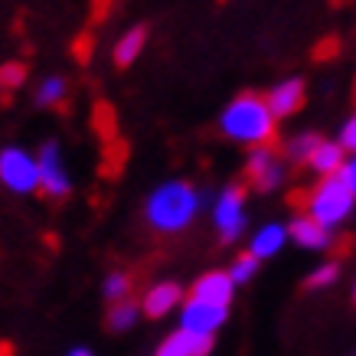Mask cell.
Returning <instances> with one entry per match:
<instances>
[{"mask_svg":"<svg viewBox=\"0 0 356 356\" xmlns=\"http://www.w3.org/2000/svg\"><path fill=\"white\" fill-rule=\"evenodd\" d=\"M222 134L238 140V144H252L255 151L259 147H275L278 124H275V115H271L265 95L242 92L238 98H232V105L222 115Z\"/></svg>","mask_w":356,"mask_h":356,"instance_id":"obj_1","label":"cell"},{"mask_svg":"<svg viewBox=\"0 0 356 356\" xmlns=\"http://www.w3.org/2000/svg\"><path fill=\"white\" fill-rule=\"evenodd\" d=\"M196 209H200V193L186 180H173V184L157 186L147 200V222L151 229L163 236H177L193 222Z\"/></svg>","mask_w":356,"mask_h":356,"instance_id":"obj_2","label":"cell"},{"mask_svg":"<svg viewBox=\"0 0 356 356\" xmlns=\"http://www.w3.org/2000/svg\"><path fill=\"white\" fill-rule=\"evenodd\" d=\"M307 193H311L304 200V203H307V216H311L314 222H321L324 229L340 226V222L350 216V209H353V193L346 190V184L340 177H324V180L314 186V190H307Z\"/></svg>","mask_w":356,"mask_h":356,"instance_id":"obj_3","label":"cell"},{"mask_svg":"<svg viewBox=\"0 0 356 356\" xmlns=\"http://www.w3.org/2000/svg\"><path fill=\"white\" fill-rule=\"evenodd\" d=\"M216 229L222 245H232L242 236V229H245V186L242 184H232L222 190L216 203Z\"/></svg>","mask_w":356,"mask_h":356,"instance_id":"obj_4","label":"cell"},{"mask_svg":"<svg viewBox=\"0 0 356 356\" xmlns=\"http://www.w3.org/2000/svg\"><path fill=\"white\" fill-rule=\"evenodd\" d=\"M284 180V161L278 157L275 147H259V151L248 154L245 161V184L259 193H271L278 190Z\"/></svg>","mask_w":356,"mask_h":356,"instance_id":"obj_5","label":"cell"},{"mask_svg":"<svg viewBox=\"0 0 356 356\" xmlns=\"http://www.w3.org/2000/svg\"><path fill=\"white\" fill-rule=\"evenodd\" d=\"M0 180L10 186L13 193H33L40 186V167L30 154L7 147V151H0Z\"/></svg>","mask_w":356,"mask_h":356,"instance_id":"obj_6","label":"cell"},{"mask_svg":"<svg viewBox=\"0 0 356 356\" xmlns=\"http://www.w3.org/2000/svg\"><path fill=\"white\" fill-rule=\"evenodd\" d=\"M36 167H40V186H43L49 196H65L69 193V177H65L63 167V154H59V144L49 140L43 144V151L36 157Z\"/></svg>","mask_w":356,"mask_h":356,"instance_id":"obj_7","label":"cell"},{"mask_svg":"<svg viewBox=\"0 0 356 356\" xmlns=\"http://www.w3.org/2000/svg\"><path fill=\"white\" fill-rule=\"evenodd\" d=\"M229 307H216V304H203V301H186L184 314H180V324L184 330H193V334H206L213 337V330L226 324Z\"/></svg>","mask_w":356,"mask_h":356,"instance_id":"obj_8","label":"cell"},{"mask_svg":"<svg viewBox=\"0 0 356 356\" xmlns=\"http://www.w3.org/2000/svg\"><path fill=\"white\" fill-rule=\"evenodd\" d=\"M265 102H268V108L275 118H288V115H298V111L304 108V102H307V88H304L301 79H288V82H281V86H275L265 95Z\"/></svg>","mask_w":356,"mask_h":356,"instance_id":"obj_9","label":"cell"},{"mask_svg":"<svg viewBox=\"0 0 356 356\" xmlns=\"http://www.w3.org/2000/svg\"><path fill=\"white\" fill-rule=\"evenodd\" d=\"M232 278L226 271H209L193 284L190 301H203V304H216V307H229L232 304Z\"/></svg>","mask_w":356,"mask_h":356,"instance_id":"obj_10","label":"cell"},{"mask_svg":"<svg viewBox=\"0 0 356 356\" xmlns=\"http://www.w3.org/2000/svg\"><path fill=\"white\" fill-rule=\"evenodd\" d=\"M213 350V337L206 334H193V330H177L161 343V353L157 356H206Z\"/></svg>","mask_w":356,"mask_h":356,"instance_id":"obj_11","label":"cell"},{"mask_svg":"<svg viewBox=\"0 0 356 356\" xmlns=\"http://www.w3.org/2000/svg\"><path fill=\"white\" fill-rule=\"evenodd\" d=\"M184 291H180V284H173V281H161V284H154L151 291L144 294V314L147 317H163V314H170L177 304H180Z\"/></svg>","mask_w":356,"mask_h":356,"instance_id":"obj_12","label":"cell"},{"mask_svg":"<svg viewBox=\"0 0 356 356\" xmlns=\"http://www.w3.org/2000/svg\"><path fill=\"white\" fill-rule=\"evenodd\" d=\"M288 236L304 248H327L330 245V229H324L321 222H314L307 213H301V216L288 226Z\"/></svg>","mask_w":356,"mask_h":356,"instance_id":"obj_13","label":"cell"},{"mask_svg":"<svg viewBox=\"0 0 356 356\" xmlns=\"http://www.w3.org/2000/svg\"><path fill=\"white\" fill-rule=\"evenodd\" d=\"M311 167L317 173H324V177H337L340 167H343V147L334 144V140H324V144L317 147V154L311 157Z\"/></svg>","mask_w":356,"mask_h":356,"instance_id":"obj_14","label":"cell"},{"mask_svg":"<svg viewBox=\"0 0 356 356\" xmlns=\"http://www.w3.org/2000/svg\"><path fill=\"white\" fill-rule=\"evenodd\" d=\"M144 40H147V26H134L128 36H121V43L115 46V63H118L121 69H128V65L138 59L140 49H144Z\"/></svg>","mask_w":356,"mask_h":356,"instance_id":"obj_15","label":"cell"},{"mask_svg":"<svg viewBox=\"0 0 356 356\" xmlns=\"http://www.w3.org/2000/svg\"><path fill=\"white\" fill-rule=\"evenodd\" d=\"M324 144L321 134H298L294 140H288V147H284V157L291 163H311V157L317 154V147Z\"/></svg>","mask_w":356,"mask_h":356,"instance_id":"obj_16","label":"cell"},{"mask_svg":"<svg viewBox=\"0 0 356 356\" xmlns=\"http://www.w3.org/2000/svg\"><path fill=\"white\" fill-rule=\"evenodd\" d=\"M281 245H284V229L265 226V229H259V236L252 238V255H255V259H268Z\"/></svg>","mask_w":356,"mask_h":356,"instance_id":"obj_17","label":"cell"},{"mask_svg":"<svg viewBox=\"0 0 356 356\" xmlns=\"http://www.w3.org/2000/svg\"><path fill=\"white\" fill-rule=\"evenodd\" d=\"M65 79L53 76V79H46L43 86H40V92H36V102L40 105H49V108H63L65 105Z\"/></svg>","mask_w":356,"mask_h":356,"instance_id":"obj_18","label":"cell"},{"mask_svg":"<svg viewBox=\"0 0 356 356\" xmlns=\"http://www.w3.org/2000/svg\"><path fill=\"white\" fill-rule=\"evenodd\" d=\"M134 317H138V304L131 301H118L115 307L108 311V327L111 330H128L131 324H134Z\"/></svg>","mask_w":356,"mask_h":356,"instance_id":"obj_19","label":"cell"},{"mask_svg":"<svg viewBox=\"0 0 356 356\" xmlns=\"http://www.w3.org/2000/svg\"><path fill=\"white\" fill-rule=\"evenodd\" d=\"M26 79V65L23 63H3L0 65V92H13L23 86Z\"/></svg>","mask_w":356,"mask_h":356,"instance_id":"obj_20","label":"cell"},{"mask_svg":"<svg viewBox=\"0 0 356 356\" xmlns=\"http://www.w3.org/2000/svg\"><path fill=\"white\" fill-rule=\"evenodd\" d=\"M255 268H259V259H255L252 252H242V255L232 261V275H229V278H232V284H245V281L255 275Z\"/></svg>","mask_w":356,"mask_h":356,"instance_id":"obj_21","label":"cell"},{"mask_svg":"<svg viewBox=\"0 0 356 356\" xmlns=\"http://www.w3.org/2000/svg\"><path fill=\"white\" fill-rule=\"evenodd\" d=\"M337 275H340L337 261H330V265H321V268L314 271L311 278L304 281V288H307V291H321V288H330V284L337 281Z\"/></svg>","mask_w":356,"mask_h":356,"instance_id":"obj_22","label":"cell"},{"mask_svg":"<svg viewBox=\"0 0 356 356\" xmlns=\"http://www.w3.org/2000/svg\"><path fill=\"white\" fill-rule=\"evenodd\" d=\"M131 275H111L108 281H105V294H108L111 301L118 304V301H128V294H131Z\"/></svg>","mask_w":356,"mask_h":356,"instance_id":"obj_23","label":"cell"},{"mask_svg":"<svg viewBox=\"0 0 356 356\" xmlns=\"http://www.w3.org/2000/svg\"><path fill=\"white\" fill-rule=\"evenodd\" d=\"M340 147H350V151H356V115L343 124V131H340Z\"/></svg>","mask_w":356,"mask_h":356,"instance_id":"obj_24","label":"cell"},{"mask_svg":"<svg viewBox=\"0 0 356 356\" xmlns=\"http://www.w3.org/2000/svg\"><path fill=\"white\" fill-rule=\"evenodd\" d=\"M337 177H340V180H343V184H346V190H350V193L356 196V157H353V161H350V163H343Z\"/></svg>","mask_w":356,"mask_h":356,"instance_id":"obj_25","label":"cell"},{"mask_svg":"<svg viewBox=\"0 0 356 356\" xmlns=\"http://www.w3.org/2000/svg\"><path fill=\"white\" fill-rule=\"evenodd\" d=\"M69 356H92V353H88V350H82V346H79V350H72V353H69Z\"/></svg>","mask_w":356,"mask_h":356,"instance_id":"obj_26","label":"cell"},{"mask_svg":"<svg viewBox=\"0 0 356 356\" xmlns=\"http://www.w3.org/2000/svg\"><path fill=\"white\" fill-rule=\"evenodd\" d=\"M353 298H356V288H353Z\"/></svg>","mask_w":356,"mask_h":356,"instance_id":"obj_27","label":"cell"}]
</instances>
